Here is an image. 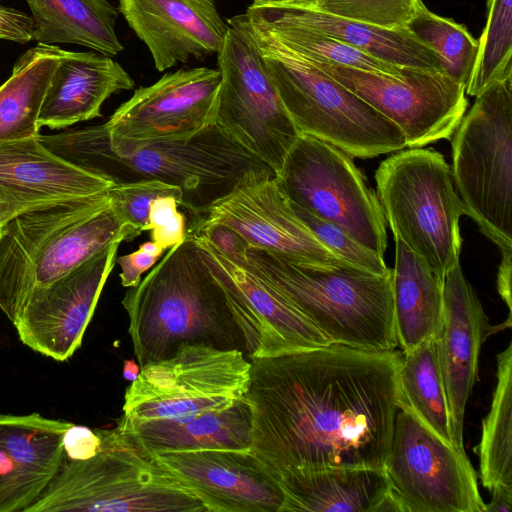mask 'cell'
I'll return each mask as SVG.
<instances>
[{
    "mask_svg": "<svg viewBox=\"0 0 512 512\" xmlns=\"http://www.w3.org/2000/svg\"><path fill=\"white\" fill-rule=\"evenodd\" d=\"M121 303L140 368L184 344L245 353L223 287L192 237L168 249L138 285L128 288Z\"/></svg>",
    "mask_w": 512,
    "mask_h": 512,
    "instance_id": "7a4b0ae2",
    "label": "cell"
},
{
    "mask_svg": "<svg viewBox=\"0 0 512 512\" xmlns=\"http://www.w3.org/2000/svg\"><path fill=\"white\" fill-rule=\"evenodd\" d=\"M20 213H23V211L19 207L0 200V228Z\"/></svg>",
    "mask_w": 512,
    "mask_h": 512,
    "instance_id": "f6af8a7d",
    "label": "cell"
},
{
    "mask_svg": "<svg viewBox=\"0 0 512 512\" xmlns=\"http://www.w3.org/2000/svg\"><path fill=\"white\" fill-rule=\"evenodd\" d=\"M487 7L486 25L466 87V93L472 96L496 81L512 77V0H488Z\"/></svg>",
    "mask_w": 512,
    "mask_h": 512,
    "instance_id": "e575fe53",
    "label": "cell"
},
{
    "mask_svg": "<svg viewBox=\"0 0 512 512\" xmlns=\"http://www.w3.org/2000/svg\"><path fill=\"white\" fill-rule=\"evenodd\" d=\"M117 8L159 72L217 55L229 28L215 0H118Z\"/></svg>",
    "mask_w": 512,
    "mask_h": 512,
    "instance_id": "ffe728a7",
    "label": "cell"
},
{
    "mask_svg": "<svg viewBox=\"0 0 512 512\" xmlns=\"http://www.w3.org/2000/svg\"><path fill=\"white\" fill-rule=\"evenodd\" d=\"M140 366L134 360H126L123 363V376L130 382L135 380L140 373Z\"/></svg>",
    "mask_w": 512,
    "mask_h": 512,
    "instance_id": "bcb514c9",
    "label": "cell"
},
{
    "mask_svg": "<svg viewBox=\"0 0 512 512\" xmlns=\"http://www.w3.org/2000/svg\"><path fill=\"white\" fill-rule=\"evenodd\" d=\"M128 422L142 442L153 452L198 449L250 450L251 413L244 398L225 409L205 411L176 419Z\"/></svg>",
    "mask_w": 512,
    "mask_h": 512,
    "instance_id": "83f0119b",
    "label": "cell"
},
{
    "mask_svg": "<svg viewBox=\"0 0 512 512\" xmlns=\"http://www.w3.org/2000/svg\"><path fill=\"white\" fill-rule=\"evenodd\" d=\"M227 23L217 54L221 83L214 123L277 174L301 133L277 94L244 13Z\"/></svg>",
    "mask_w": 512,
    "mask_h": 512,
    "instance_id": "30bf717a",
    "label": "cell"
},
{
    "mask_svg": "<svg viewBox=\"0 0 512 512\" xmlns=\"http://www.w3.org/2000/svg\"><path fill=\"white\" fill-rule=\"evenodd\" d=\"M384 473L404 512H485L465 449L399 409Z\"/></svg>",
    "mask_w": 512,
    "mask_h": 512,
    "instance_id": "4fadbf2b",
    "label": "cell"
},
{
    "mask_svg": "<svg viewBox=\"0 0 512 512\" xmlns=\"http://www.w3.org/2000/svg\"><path fill=\"white\" fill-rule=\"evenodd\" d=\"M119 245H107L61 278L32 291L13 323L24 345L60 362L75 353L116 264Z\"/></svg>",
    "mask_w": 512,
    "mask_h": 512,
    "instance_id": "ac0fdd59",
    "label": "cell"
},
{
    "mask_svg": "<svg viewBox=\"0 0 512 512\" xmlns=\"http://www.w3.org/2000/svg\"><path fill=\"white\" fill-rule=\"evenodd\" d=\"M421 0H321L314 8L385 29H404Z\"/></svg>",
    "mask_w": 512,
    "mask_h": 512,
    "instance_id": "8d00e7d4",
    "label": "cell"
},
{
    "mask_svg": "<svg viewBox=\"0 0 512 512\" xmlns=\"http://www.w3.org/2000/svg\"><path fill=\"white\" fill-rule=\"evenodd\" d=\"M313 63L398 126L408 148L451 139L467 109L466 87L442 71L403 67L392 75Z\"/></svg>",
    "mask_w": 512,
    "mask_h": 512,
    "instance_id": "9a60e30c",
    "label": "cell"
},
{
    "mask_svg": "<svg viewBox=\"0 0 512 512\" xmlns=\"http://www.w3.org/2000/svg\"><path fill=\"white\" fill-rule=\"evenodd\" d=\"M192 238L223 287L248 359L281 356L332 344L266 278L229 260L205 237Z\"/></svg>",
    "mask_w": 512,
    "mask_h": 512,
    "instance_id": "e0dca14e",
    "label": "cell"
},
{
    "mask_svg": "<svg viewBox=\"0 0 512 512\" xmlns=\"http://www.w3.org/2000/svg\"><path fill=\"white\" fill-rule=\"evenodd\" d=\"M248 21L315 63L345 66L392 75L402 68L381 61L350 45L301 26L261 19L245 13Z\"/></svg>",
    "mask_w": 512,
    "mask_h": 512,
    "instance_id": "d6a6232c",
    "label": "cell"
},
{
    "mask_svg": "<svg viewBox=\"0 0 512 512\" xmlns=\"http://www.w3.org/2000/svg\"><path fill=\"white\" fill-rule=\"evenodd\" d=\"M231 261L266 278L331 343L368 351L397 349L391 271L377 275L351 263L300 265L249 246Z\"/></svg>",
    "mask_w": 512,
    "mask_h": 512,
    "instance_id": "5b68a950",
    "label": "cell"
},
{
    "mask_svg": "<svg viewBox=\"0 0 512 512\" xmlns=\"http://www.w3.org/2000/svg\"><path fill=\"white\" fill-rule=\"evenodd\" d=\"M64 455L73 460L94 456L100 449L101 439L97 429L72 423L63 434Z\"/></svg>",
    "mask_w": 512,
    "mask_h": 512,
    "instance_id": "60d3db41",
    "label": "cell"
},
{
    "mask_svg": "<svg viewBox=\"0 0 512 512\" xmlns=\"http://www.w3.org/2000/svg\"><path fill=\"white\" fill-rule=\"evenodd\" d=\"M401 359L397 349L335 343L249 359L251 453L274 479L338 468L384 472Z\"/></svg>",
    "mask_w": 512,
    "mask_h": 512,
    "instance_id": "6da1fadb",
    "label": "cell"
},
{
    "mask_svg": "<svg viewBox=\"0 0 512 512\" xmlns=\"http://www.w3.org/2000/svg\"><path fill=\"white\" fill-rule=\"evenodd\" d=\"M492 327L461 266L445 275L443 326L437 337L440 371L448 401L453 445L464 449L465 410L478 376L483 342Z\"/></svg>",
    "mask_w": 512,
    "mask_h": 512,
    "instance_id": "44dd1931",
    "label": "cell"
},
{
    "mask_svg": "<svg viewBox=\"0 0 512 512\" xmlns=\"http://www.w3.org/2000/svg\"><path fill=\"white\" fill-rule=\"evenodd\" d=\"M178 207V202L171 197L158 198L150 205L147 231H150L151 241L164 250L186 238V219Z\"/></svg>",
    "mask_w": 512,
    "mask_h": 512,
    "instance_id": "f35d334b",
    "label": "cell"
},
{
    "mask_svg": "<svg viewBox=\"0 0 512 512\" xmlns=\"http://www.w3.org/2000/svg\"><path fill=\"white\" fill-rule=\"evenodd\" d=\"M400 409L453 445L450 413L440 371L436 340L402 353L398 376Z\"/></svg>",
    "mask_w": 512,
    "mask_h": 512,
    "instance_id": "4dcf8cb0",
    "label": "cell"
},
{
    "mask_svg": "<svg viewBox=\"0 0 512 512\" xmlns=\"http://www.w3.org/2000/svg\"><path fill=\"white\" fill-rule=\"evenodd\" d=\"M134 88L133 78L111 56L62 49L42 101L38 126L60 129L100 117L110 96Z\"/></svg>",
    "mask_w": 512,
    "mask_h": 512,
    "instance_id": "cb8c5ba5",
    "label": "cell"
},
{
    "mask_svg": "<svg viewBox=\"0 0 512 512\" xmlns=\"http://www.w3.org/2000/svg\"><path fill=\"white\" fill-rule=\"evenodd\" d=\"M206 512H279L283 493L250 450L154 452Z\"/></svg>",
    "mask_w": 512,
    "mask_h": 512,
    "instance_id": "d6986e66",
    "label": "cell"
},
{
    "mask_svg": "<svg viewBox=\"0 0 512 512\" xmlns=\"http://www.w3.org/2000/svg\"><path fill=\"white\" fill-rule=\"evenodd\" d=\"M283 0H275L274 2H271V3H276V2H281Z\"/></svg>",
    "mask_w": 512,
    "mask_h": 512,
    "instance_id": "681fc988",
    "label": "cell"
},
{
    "mask_svg": "<svg viewBox=\"0 0 512 512\" xmlns=\"http://www.w3.org/2000/svg\"><path fill=\"white\" fill-rule=\"evenodd\" d=\"M275 0H253V4H263V3H271V2H274Z\"/></svg>",
    "mask_w": 512,
    "mask_h": 512,
    "instance_id": "c3c4849f",
    "label": "cell"
},
{
    "mask_svg": "<svg viewBox=\"0 0 512 512\" xmlns=\"http://www.w3.org/2000/svg\"><path fill=\"white\" fill-rule=\"evenodd\" d=\"M107 195L119 219L140 234L147 231L150 205L156 199L171 197L179 206H183L179 187L154 179L116 183L107 191Z\"/></svg>",
    "mask_w": 512,
    "mask_h": 512,
    "instance_id": "d590c367",
    "label": "cell"
},
{
    "mask_svg": "<svg viewBox=\"0 0 512 512\" xmlns=\"http://www.w3.org/2000/svg\"><path fill=\"white\" fill-rule=\"evenodd\" d=\"M115 184L54 153L40 135L0 144V200L23 212L104 194Z\"/></svg>",
    "mask_w": 512,
    "mask_h": 512,
    "instance_id": "7402d4cb",
    "label": "cell"
},
{
    "mask_svg": "<svg viewBox=\"0 0 512 512\" xmlns=\"http://www.w3.org/2000/svg\"><path fill=\"white\" fill-rule=\"evenodd\" d=\"M220 83L218 69L194 67L167 72L139 87L103 124L110 150L124 156L194 136L214 123Z\"/></svg>",
    "mask_w": 512,
    "mask_h": 512,
    "instance_id": "5bb4252c",
    "label": "cell"
},
{
    "mask_svg": "<svg viewBox=\"0 0 512 512\" xmlns=\"http://www.w3.org/2000/svg\"><path fill=\"white\" fill-rule=\"evenodd\" d=\"M78 164L115 183L160 180L179 187L191 218L227 195L250 170L270 169L216 123L186 140L147 145L124 156L109 148L101 126L79 133Z\"/></svg>",
    "mask_w": 512,
    "mask_h": 512,
    "instance_id": "52a82bcc",
    "label": "cell"
},
{
    "mask_svg": "<svg viewBox=\"0 0 512 512\" xmlns=\"http://www.w3.org/2000/svg\"><path fill=\"white\" fill-rule=\"evenodd\" d=\"M406 28L438 56L443 72L467 87L478 52V40L465 26L429 11L422 3Z\"/></svg>",
    "mask_w": 512,
    "mask_h": 512,
    "instance_id": "836d02e7",
    "label": "cell"
},
{
    "mask_svg": "<svg viewBox=\"0 0 512 512\" xmlns=\"http://www.w3.org/2000/svg\"><path fill=\"white\" fill-rule=\"evenodd\" d=\"M0 40L20 44L34 41V23L31 15L0 2Z\"/></svg>",
    "mask_w": 512,
    "mask_h": 512,
    "instance_id": "b9f144b4",
    "label": "cell"
},
{
    "mask_svg": "<svg viewBox=\"0 0 512 512\" xmlns=\"http://www.w3.org/2000/svg\"><path fill=\"white\" fill-rule=\"evenodd\" d=\"M375 180L394 237L444 280L459 262L465 208L443 155L430 148L402 149L380 163Z\"/></svg>",
    "mask_w": 512,
    "mask_h": 512,
    "instance_id": "ba28073f",
    "label": "cell"
},
{
    "mask_svg": "<svg viewBox=\"0 0 512 512\" xmlns=\"http://www.w3.org/2000/svg\"><path fill=\"white\" fill-rule=\"evenodd\" d=\"M250 368L239 349L181 345L173 355L141 367L126 388L122 416L143 422L228 408L244 398Z\"/></svg>",
    "mask_w": 512,
    "mask_h": 512,
    "instance_id": "8fae6325",
    "label": "cell"
},
{
    "mask_svg": "<svg viewBox=\"0 0 512 512\" xmlns=\"http://www.w3.org/2000/svg\"><path fill=\"white\" fill-rule=\"evenodd\" d=\"M165 250L153 241L144 242L130 254L116 256L120 267V280L126 288L135 287L141 281L143 273L151 269Z\"/></svg>",
    "mask_w": 512,
    "mask_h": 512,
    "instance_id": "ab89813d",
    "label": "cell"
},
{
    "mask_svg": "<svg viewBox=\"0 0 512 512\" xmlns=\"http://www.w3.org/2000/svg\"><path fill=\"white\" fill-rule=\"evenodd\" d=\"M39 44H76L107 56L124 50L116 34L119 10L109 0H26Z\"/></svg>",
    "mask_w": 512,
    "mask_h": 512,
    "instance_id": "f1b7e54d",
    "label": "cell"
},
{
    "mask_svg": "<svg viewBox=\"0 0 512 512\" xmlns=\"http://www.w3.org/2000/svg\"><path fill=\"white\" fill-rule=\"evenodd\" d=\"M275 480L283 493L279 512H375L391 489L384 472L367 468L324 469Z\"/></svg>",
    "mask_w": 512,
    "mask_h": 512,
    "instance_id": "484cf974",
    "label": "cell"
},
{
    "mask_svg": "<svg viewBox=\"0 0 512 512\" xmlns=\"http://www.w3.org/2000/svg\"><path fill=\"white\" fill-rule=\"evenodd\" d=\"M502 252V260L497 273V289L508 308V319L504 323L511 327V272H512V250H504Z\"/></svg>",
    "mask_w": 512,
    "mask_h": 512,
    "instance_id": "7bdbcfd3",
    "label": "cell"
},
{
    "mask_svg": "<svg viewBox=\"0 0 512 512\" xmlns=\"http://www.w3.org/2000/svg\"><path fill=\"white\" fill-rule=\"evenodd\" d=\"M215 224L234 230L249 247L267 250L295 264L349 263L295 215L270 169L248 171L227 195L191 218L186 236Z\"/></svg>",
    "mask_w": 512,
    "mask_h": 512,
    "instance_id": "2e32d148",
    "label": "cell"
},
{
    "mask_svg": "<svg viewBox=\"0 0 512 512\" xmlns=\"http://www.w3.org/2000/svg\"><path fill=\"white\" fill-rule=\"evenodd\" d=\"M245 13L320 32L389 64L443 72L436 53L407 28L385 29L315 9L278 3H252Z\"/></svg>",
    "mask_w": 512,
    "mask_h": 512,
    "instance_id": "d4e9b609",
    "label": "cell"
},
{
    "mask_svg": "<svg viewBox=\"0 0 512 512\" xmlns=\"http://www.w3.org/2000/svg\"><path fill=\"white\" fill-rule=\"evenodd\" d=\"M276 181L289 202L337 225L364 247L384 256L387 222L381 203L351 156L300 134Z\"/></svg>",
    "mask_w": 512,
    "mask_h": 512,
    "instance_id": "7c38bea8",
    "label": "cell"
},
{
    "mask_svg": "<svg viewBox=\"0 0 512 512\" xmlns=\"http://www.w3.org/2000/svg\"><path fill=\"white\" fill-rule=\"evenodd\" d=\"M496 386L475 452L482 485L512 487V343L497 355Z\"/></svg>",
    "mask_w": 512,
    "mask_h": 512,
    "instance_id": "1f68e13d",
    "label": "cell"
},
{
    "mask_svg": "<svg viewBox=\"0 0 512 512\" xmlns=\"http://www.w3.org/2000/svg\"><path fill=\"white\" fill-rule=\"evenodd\" d=\"M72 423L0 414V512H25L56 474L63 434Z\"/></svg>",
    "mask_w": 512,
    "mask_h": 512,
    "instance_id": "603a6c76",
    "label": "cell"
},
{
    "mask_svg": "<svg viewBox=\"0 0 512 512\" xmlns=\"http://www.w3.org/2000/svg\"><path fill=\"white\" fill-rule=\"evenodd\" d=\"M139 235L119 219L107 193L18 214L0 228V309L14 323L34 289Z\"/></svg>",
    "mask_w": 512,
    "mask_h": 512,
    "instance_id": "3957f363",
    "label": "cell"
},
{
    "mask_svg": "<svg viewBox=\"0 0 512 512\" xmlns=\"http://www.w3.org/2000/svg\"><path fill=\"white\" fill-rule=\"evenodd\" d=\"M492 498L485 504V512H511L512 511V487L497 485L491 491Z\"/></svg>",
    "mask_w": 512,
    "mask_h": 512,
    "instance_id": "ee69618b",
    "label": "cell"
},
{
    "mask_svg": "<svg viewBox=\"0 0 512 512\" xmlns=\"http://www.w3.org/2000/svg\"><path fill=\"white\" fill-rule=\"evenodd\" d=\"M321 0H283L281 2H276L278 4H283L287 6L299 7L312 9L314 8Z\"/></svg>",
    "mask_w": 512,
    "mask_h": 512,
    "instance_id": "7dc6e473",
    "label": "cell"
},
{
    "mask_svg": "<svg viewBox=\"0 0 512 512\" xmlns=\"http://www.w3.org/2000/svg\"><path fill=\"white\" fill-rule=\"evenodd\" d=\"M453 135L451 173L465 214L512 250V77L477 94Z\"/></svg>",
    "mask_w": 512,
    "mask_h": 512,
    "instance_id": "9c48e42d",
    "label": "cell"
},
{
    "mask_svg": "<svg viewBox=\"0 0 512 512\" xmlns=\"http://www.w3.org/2000/svg\"><path fill=\"white\" fill-rule=\"evenodd\" d=\"M295 215L312 233L334 253L347 262L377 275H386L391 269L382 256L358 243L337 225L323 220L300 206L289 202Z\"/></svg>",
    "mask_w": 512,
    "mask_h": 512,
    "instance_id": "74e56055",
    "label": "cell"
},
{
    "mask_svg": "<svg viewBox=\"0 0 512 512\" xmlns=\"http://www.w3.org/2000/svg\"><path fill=\"white\" fill-rule=\"evenodd\" d=\"M97 429L99 451L84 460L66 455L25 512H206L202 502L159 461L121 416Z\"/></svg>",
    "mask_w": 512,
    "mask_h": 512,
    "instance_id": "277c9868",
    "label": "cell"
},
{
    "mask_svg": "<svg viewBox=\"0 0 512 512\" xmlns=\"http://www.w3.org/2000/svg\"><path fill=\"white\" fill-rule=\"evenodd\" d=\"M391 269L393 314L398 347L408 353L435 340L443 326L444 280L437 277L399 238Z\"/></svg>",
    "mask_w": 512,
    "mask_h": 512,
    "instance_id": "4316f807",
    "label": "cell"
},
{
    "mask_svg": "<svg viewBox=\"0 0 512 512\" xmlns=\"http://www.w3.org/2000/svg\"><path fill=\"white\" fill-rule=\"evenodd\" d=\"M61 51L37 43L14 63L0 86V144L40 135L38 115Z\"/></svg>",
    "mask_w": 512,
    "mask_h": 512,
    "instance_id": "f546056e",
    "label": "cell"
},
{
    "mask_svg": "<svg viewBox=\"0 0 512 512\" xmlns=\"http://www.w3.org/2000/svg\"><path fill=\"white\" fill-rule=\"evenodd\" d=\"M249 24L277 94L301 134L363 159L406 148L403 132L392 121L312 61Z\"/></svg>",
    "mask_w": 512,
    "mask_h": 512,
    "instance_id": "8992f818",
    "label": "cell"
}]
</instances>
